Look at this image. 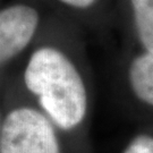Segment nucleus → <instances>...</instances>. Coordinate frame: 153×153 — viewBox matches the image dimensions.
<instances>
[{
    "mask_svg": "<svg viewBox=\"0 0 153 153\" xmlns=\"http://www.w3.org/2000/svg\"><path fill=\"white\" fill-rule=\"evenodd\" d=\"M26 95L57 128L71 131L88 120L94 92L79 43L38 40L22 69Z\"/></svg>",
    "mask_w": 153,
    "mask_h": 153,
    "instance_id": "obj_1",
    "label": "nucleus"
},
{
    "mask_svg": "<svg viewBox=\"0 0 153 153\" xmlns=\"http://www.w3.org/2000/svg\"><path fill=\"white\" fill-rule=\"evenodd\" d=\"M117 78L124 102L153 118V55L127 49L118 65Z\"/></svg>",
    "mask_w": 153,
    "mask_h": 153,
    "instance_id": "obj_4",
    "label": "nucleus"
},
{
    "mask_svg": "<svg viewBox=\"0 0 153 153\" xmlns=\"http://www.w3.org/2000/svg\"><path fill=\"white\" fill-rule=\"evenodd\" d=\"M115 15L126 33L127 49L153 55V0H115Z\"/></svg>",
    "mask_w": 153,
    "mask_h": 153,
    "instance_id": "obj_5",
    "label": "nucleus"
},
{
    "mask_svg": "<svg viewBox=\"0 0 153 153\" xmlns=\"http://www.w3.org/2000/svg\"><path fill=\"white\" fill-rule=\"evenodd\" d=\"M1 126H2V114L0 110V135H1Z\"/></svg>",
    "mask_w": 153,
    "mask_h": 153,
    "instance_id": "obj_8",
    "label": "nucleus"
},
{
    "mask_svg": "<svg viewBox=\"0 0 153 153\" xmlns=\"http://www.w3.org/2000/svg\"><path fill=\"white\" fill-rule=\"evenodd\" d=\"M69 15L91 26H100L114 17L115 0H51Z\"/></svg>",
    "mask_w": 153,
    "mask_h": 153,
    "instance_id": "obj_6",
    "label": "nucleus"
},
{
    "mask_svg": "<svg viewBox=\"0 0 153 153\" xmlns=\"http://www.w3.org/2000/svg\"><path fill=\"white\" fill-rule=\"evenodd\" d=\"M124 153H153V134L143 133L135 136Z\"/></svg>",
    "mask_w": 153,
    "mask_h": 153,
    "instance_id": "obj_7",
    "label": "nucleus"
},
{
    "mask_svg": "<svg viewBox=\"0 0 153 153\" xmlns=\"http://www.w3.org/2000/svg\"><path fill=\"white\" fill-rule=\"evenodd\" d=\"M42 24L40 9L28 0L0 6V68L30 51Z\"/></svg>",
    "mask_w": 153,
    "mask_h": 153,
    "instance_id": "obj_3",
    "label": "nucleus"
},
{
    "mask_svg": "<svg viewBox=\"0 0 153 153\" xmlns=\"http://www.w3.org/2000/svg\"><path fill=\"white\" fill-rule=\"evenodd\" d=\"M2 116L0 153H60L55 124L28 98Z\"/></svg>",
    "mask_w": 153,
    "mask_h": 153,
    "instance_id": "obj_2",
    "label": "nucleus"
}]
</instances>
